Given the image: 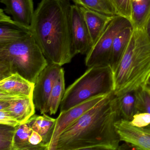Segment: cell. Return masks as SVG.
<instances>
[{
    "label": "cell",
    "mask_w": 150,
    "mask_h": 150,
    "mask_svg": "<svg viewBox=\"0 0 150 150\" xmlns=\"http://www.w3.org/2000/svg\"><path fill=\"white\" fill-rule=\"evenodd\" d=\"M0 124L14 127L21 124L12 115L5 110H0Z\"/></svg>",
    "instance_id": "27"
},
{
    "label": "cell",
    "mask_w": 150,
    "mask_h": 150,
    "mask_svg": "<svg viewBox=\"0 0 150 150\" xmlns=\"http://www.w3.org/2000/svg\"><path fill=\"white\" fill-rule=\"evenodd\" d=\"M150 76V38L144 29L134 28L114 75V94L119 97L144 88Z\"/></svg>",
    "instance_id": "3"
},
{
    "label": "cell",
    "mask_w": 150,
    "mask_h": 150,
    "mask_svg": "<svg viewBox=\"0 0 150 150\" xmlns=\"http://www.w3.org/2000/svg\"><path fill=\"white\" fill-rule=\"evenodd\" d=\"M115 127L121 141L129 144L136 150H150V134L143 129L121 118L115 122Z\"/></svg>",
    "instance_id": "11"
},
{
    "label": "cell",
    "mask_w": 150,
    "mask_h": 150,
    "mask_svg": "<svg viewBox=\"0 0 150 150\" xmlns=\"http://www.w3.org/2000/svg\"><path fill=\"white\" fill-rule=\"evenodd\" d=\"M114 81V74L109 65L88 67L65 90L60 103V112L95 96L112 93Z\"/></svg>",
    "instance_id": "5"
},
{
    "label": "cell",
    "mask_w": 150,
    "mask_h": 150,
    "mask_svg": "<svg viewBox=\"0 0 150 150\" xmlns=\"http://www.w3.org/2000/svg\"><path fill=\"white\" fill-rule=\"evenodd\" d=\"M115 15L131 21L132 0H106Z\"/></svg>",
    "instance_id": "24"
},
{
    "label": "cell",
    "mask_w": 150,
    "mask_h": 150,
    "mask_svg": "<svg viewBox=\"0 0 150 150\" xmlns=\"http://www.w3.org/2000/svg\"><path fill=\"white\" fill-rule=\"evenodd\" d=\"M109 94L97 96L67 110L60 112L59 115L56 119V124L49 150H56L59 138L62 132Z\"/></svg>",
    "instance_id": "8"
},
{
    "label": "cell",
    "mask_w": 150,
    "mask_h": 150,
    "mask_svg": "<svg viewBox=\"0 0 150 150\" xmlns=\"http://www.w3.org/2000/svg\"><path fill=\"white\" fill-rule=\"evenodd\" d=\"M120 118L113 92L62 132L56 150H119L121 141L115 123Z\"/></svg>",
    "instance_id": "1"
},
{
    "label": "cell",
    "mask_w": 150,
    "mask_h": 150,
    "mask_svg": "<svg viewBox=\"0 0 150 150\" xmlns=\"http://www.w3.org/2000/svg\"><path fill=\"white\" fill-rule=\"evenodd\" d=\"M117 97L120 117L122 119L130 121L136 113L135 93H127Z\"/></svg>",
    "instance_id": "21"
},
{
    "label": "cell",
    "mask_w": 150,
    "mask_h": 150,
    "mask_svg": "<svg viewBox=\"0 0 150 150\" xmlns=\"http://www.w3.org/2000/svg\"><path fill=\"white\" fill-rule=\"evenodd\" d=\"M131 26H132L131 23L128 19L118 16H114L86 54V65L88 67L109 65L111 49L115 38L125 28Z\"/></svg>",
    "instance_id": "6"
},
{
    "label": "cell",
    "mask_w": 150,
    "mask_h": 150,
    "mask_svg": "<svg viewBox=\"0 0 150 150\" xmlns=\"http://www.w3.org/2000/svg\"><path fill=\"white\" fill-rule=\"evenodd\" d=\"M144 29L148 37L150 38V15L145 27Z\"/></svg>",
    "instance_id": "28"
},
{
    "label": "cell",
    "mask_w": 150,
    "mask_h": 150,
    "mask_svg": "<svg viewBox=\"0 0 150 150\" xmlns=\"http://www.w3.org/2000/svg\"><path fill=\"white\" fill-rule=\"evenodd\" d=\"M35 109L32 97L0 93V110H7L20 124L27 123L35 115Z\"/></svg>",
    "instance_id": "9"
},
{
    "label": "cell",
    "mask_w": 150,
    "mask_h": 150,
    "mask_svg": "<svg viewBox=\"0 0 150 150\" xmlns=\"http://www.w3.org/2000/svg\"><path fill=\"white\" fill-rule=\"evenodd\" d=\"M130 122L133 126L138 128H146L150 125V114L145 112L136 113Z\"/></svg>",
    "instance_id": "26"
},
{
    "label": "cell",
    "mask_w": 150,
    "mask_h": 150,
    "mask_svg": "<svg viewBox=\"0 0 150 150\" xmlns=\"http://www.w3.org/2000/svg\"><path fill=\"white\" fill-rule=\"evenodd\" d=\"M17 127L0 124V150H12Z\"/></svg>",
    "instance_id": "25"
},
{
    "label": "cell",
    "mask_w": 150,
    "mask_h": 150,
    "mask_svg": "<svg viewBox=\"0 0 150 150\" xmlns=\"http://www.w3.org/2000/svg\"><path fill=\"white\" fill-rule=\"evenodd\" d=\"M79 6L84 14L93 45L114 16L105 15Z\"/></svg>",
    "instance_id": "14"
},
{
    "label": "cell",
    "mask_w": 150,
    "mask_h": 150,
    "mask_svg": "<svg viewBox=\"0 0 150 150\" xmlns=\"http://www.w3.org/2000/svg\"><path fill=\"white\" fill-rule=\"evenodd\" d=\"M74 3L100 13L115 16V13L106 0H74Z\"/></svg>",
    "instance_id": "22"
},
{
    "label": "cell",
    "mask_w": 150,
    "mask_h": 150,
    "mask_svg": "<svg viewBox=\"0 0 150 150\" xmlns=\"http://www.w3.org/2000/svg\"><path fill=\"white\" fill-rule=\"evenodd\" d=\"M61 66L49 63L35 83L33 99L35 108L41 114L48 113L47 107L54 83L62 69Z\"/></svg>",
    "instance_id": "7"
},
{
    "label": "cell",
    "mask_w": 150,
    "mask_h": 150,
    "mask_svg": "<svg viewBox=\"0 0 150 150\" xmlns=\"http://www.w3.org/2000/svg\"><path fill=\"white\" fill-rule=\"evenodd\" d=\"M48 64L31 32L18 40L0 43V80L18 74L35 83Z\"/></svg>",
    "instance_id": "4"
},
{
    "label": "cell",
    "mask_w": 150,
    "mask_h": 150,
    "mask_svg": "<svg viewBox=\"0 0 150 150\" xmlns=\"http://www.w3.org/2000/svg\"><path fill=\"white\" fill-rule=\"evenodd\" d=\"M31 32L16 23L8 16L0 23V43L13 42L21 39Z\"/></svg>",
    "instance_id": "17"
},
{
    "label": "cell",
    "mask_w": 150,
    "mask_h": 150,
    "mask_svg": "<svg viewBox=\"0 0 150 150\" xmlns=\"http://www.w3.org/2000/svg\"><path fill=\"white\" fill-rule=\"evenodd\" d=\"M150 15V0L132 1L131 22L134 28L144 29Z\"/></svg>",
    "instance_id": "18"
},
{
    "label": "cell",
    "mask_w": 150,
    "mask_h": 150,
    "mask_svg": "<svg viewBox=\"0 0 150 150\" xmlns=\"http://www.w3.org/2000/svg\"><path fill=\"white\" fill-rule=\"evenodd\" d=\"M1 2L6 6L5 12L16 23L30 30L35 12L33 0H1Z\"/></svg>",
    "instance_id": "12"
},
{
    "label": "cell",
    "mask_w": 150,
    "mask_h": 150,
    "mask_svg": "<svg viewBox=\"0 0 150 150\" xmlns=\"http://www.w3.org/2000/svg\"><path fill=\"white\" fill-rule=\"evenodd\" d=\"M134 31L132 26L125 28L115 38L112 45L109 66L115 74Z\"/></svg>",
    "instance_id": "15"
},
{
    "label": "cell",
    "mask_w": 150,
    "mask_h": 150,
    "mask_svg": "<svg viewBox=\"0 0 150 150\" xmlns=\"http://www.w3.org/2000/svg\"><path fill=\"white\" fill-rule=\"evenodd\" d=\"M71 27L74 49L77 54H86L93 46L84 14L77 4L72 5Z\"/></svg>",
    "instance_id": "10"
},
{
    "label": "cell",
    "mask_w": 150,
    "mask_h": 150,
    "mask_svg": "<svg viewBox=\"0 0 150 150\" xmlns=\"http://www.w3.org/2000/svg\"><path fill=\"white\" fill-rule=\"evenodd\" d=\"M56 122V119L44 114L42 116L34 115L26 123L42 137L49 150Z\"/></svg>",
    "instance_id": "16"
},
{
    "label": "cell",
    "mask_w": 150,
    "mask_h": 150,
    "mask_svg": "<svg viewBox=\"0 0 150 150\" xmlns=\"http://www.w3.org/2000/svg\"><path fill=\"white\" fill-rule=\"evenodd\" d=\"M64 71L63 68L59 74L50 95L47 110L50 115L57 113L65 91Z\"/></svg>",
    "instance_id": "19"
},
{
    "label": "cell",
    "mask_w": 150,
    "mask_h": 150,
    "mask_svg": "<svg viewBox=\"0 0 150 150\" xmlns=\"http://www.w3.org/2000/svg\"><path fill=\"white\" fill-rule=\"evenodd\" d=\"M144 88L150 91V76H149V78H148L147 81H146V82Z\"/></svg>",
    "instance_id": "29"
},
{
    "label": "cell",
    "mask_w": 150,
    "mask_h": 150,
    "mask_svg": "<svg viewBox=\"0 0 150 150\" xmlns=\"http://www.w3.org/2000/svg\"><path fill=\"white\" fill-rule=\"evenodd\" d=\"M134 93L136 96V113L145 112L150 114V91L144 88ZM142 129L150 134V125Z\"/></svg>",
    "instance_id": "23"
},
{
    "label": "cell",
    "mask_w": 150,
    "mask_h": 150,
    "mask_svg": "<svg viewBox=\"0 0 150 150\" xmlns=\"http://www.w3.org/2000/svg\"><path fill=\"white\" fill-rule=\"evenodd\" d=\"M33 130L27 123L17 126L13 141L12 150H33L29 141Z\"/></svg>",
    "instance_id": "20"
},
{
    "label": "cell",
    "mask_w": 150,
    "mask_h": 150,
    "mask_svg": "<svg viewBox=\"0 0 150 150\" xmlns=\"http://www.w3.org/2000/svg\"><path fill=\"white\" fill-rule=\"evenodd\" d=\"M71 0H41L30 30L48 62L62 66L77 55L71 27Z\"/></svg>",
    "instance_id": "2"
},
{
    "label": "cell",
    "mask_w": 150,
    "mask_h": 150,
    "mask_svg": "<svg viewBox=\"0 0 150 150\" xmlns=\"http://www.w3.org/2000/svg\"><path fill=\"white\" fill-rule=\"evenodd\" d=\"M35 83L18 74L0 80V93L11 96L33 97Z\"/></svg>",
    "instance_id": "13"
},
{
    "label": "cell",
    "mask_w": 150,
    "mask_h": 150,
    "mask_svg": "<svg viewBox=\"0 0 150 150\" xmlns=\"http://www.w3.org/2000/svg\"><path fill=\"white\" fill-rule=\"evenodd\" d=\"M71 1H74V0H71Z\"/></svg>",
    "instance_id": "30"
}]
</instances>
